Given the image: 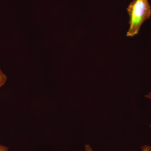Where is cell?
<instances>
[{
	"label": "cell",
	"instance_id": "obj_1",
	"mask_svg": "<svg viewBox=\"0 0 151 151\" xmlns=\"http://www.w3.org/2000/svg\"><path fill=\"white\" fill-rule=\"evenodd\" d=\"M127 10L130 27L127 36L133 37L138 34L143 23L150 17L151 7L148 0H133Z\"/></svg>",
	"mask_w": 151,
	"mask_h": 151
},
{
	"label": "cell",
	"instance_id": "obj_2",
	"mask_svg": "<svg viewBox=\"0 0 151 151\" xmlns=\"http://www.w3.org/2000/svg\"><path fill=\"white\" fill-rule=\"evenodd\" d=\"M7 80V77L0 68V88L6 84Z\"/></svg>",
	"mask_w": 151,
	"mask_h": 151
},
{
	"label": "cell",
	"instance_id": "obj_3",
	"mask_svg": "<svg viewBox=\"0 0 151 151\" xmlns=\"http://www.w3.org/2000/svg\"><path fill=\"white\" fill-rule=\"evenodd\" d=\"M85 151H92V148L89 145H86L85 147ZM142 151H151V147L149 145L143 146L142 147Z\"/></svg>",
	"mask_w": 151,
	"mask_h": 151
},
{
	"label": "cell",
	"instance_id": "obj_4",
	"mask_svg": "<svg viewBox=\"0 0 151 151\" xmlns=\"http://www.w3.org/2000/svg\"><path fill=\"white\" fill-rule=\"evenodd\" d=\"M0 151H9V148L5 146L0 145Z\"/></svg>",
	"mask_w": 151,
	"mask_h": 151
},
{
	"label": "cell",
	"instance_id": "obj_5",
	"mask_svg": "<svg viewBox=\"0 0 151 151\" xmlns=\"http://www.w3.org/2000/svg\"><path fill=\"white\" fill-rule=\"evenodd\" d=\"M145 97H147V98H149V99H151V93H150L149 94L145 95Z\"/></svg>",
	"mask_w": 151,
	"mask_h": 151
}]
</instances>
